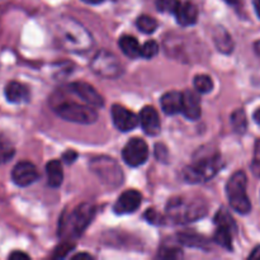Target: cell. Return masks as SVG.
Masks as SVG:
<instances>
[{"label": "cell", "mask_w": 260, "mask_h": 260, "mask_svg": "<svg viewBox=\"0 0 260 260\" xmlns=\"http://www.w3.org/2000/svg\"><path fill=\"white\" fill-rule=\"evenodd\" d=\"M55 37L58 45L70 52H84L91 46V37L80 23L62 19L55 25Z\"/></svg>", "instance_id": "cell-1"}, {"label": "cell", "mask_w": 260, "mask_h": 260, "mask_svg": "<svg viewBox=\"0 0 260 260\" xmlns=\"http://www.w3.org/2000/svg\"><path fill=\"white\" fill-rule=\"evenodd\" d=\"M222 168V159L218 154L202 155L196 157L183 172V178L188 183H203L212 179Z\"/></svg>", "instance_id": "cell-2"}, {"label": "cell", "mask_w": 260, "mask_h": 260, "mask_svg": "<svg viewBox=\"0 0 260 260\" xmlns=\"http://www.w3.org/2000/svg\"><path fill=\"white\" fill-rule=\"evenodd\" d=\"M167 212L174 222L188 223L205 217L207 215V206L201 200L187 202L183 198H174L168 203Z\"/></svg>", "instance_id": "cell-3"}, {"label": "cell", "mask_w": 260, "mask_h": 260, "mask_svg": "<svg viewBox=\"0 0 260 260\" xmlns=\"http://www.w3.org/2000/svg\"><path fill=\"white\" fill-rule=\"evenodd\" d=\"M53 111L60 118L78 124H91L98 119V112L94 107L74 101L58 102L53 106Z\"/></svg>", "instance_id": "cell-4"}, {"label": "cell", "mask_w": 260, "mask_h": 260, "mask_svg": "<svg viewBox=\"0 0 260 260\" xmlns=\"http://www.w3.org/2000/svg\"><path fill=\"white\" fill-rule=\"evenodd\" d=\"M95 215V207L91 203H81L68 217L61 218V235H70V238H78L84 233Z\"/></svg>", "instance_id": "cell-5"}, {"label": "cell", "mask_w": 260, "mask_h": 260, "mask_svg": "<svg viewBox=\"0 0 260 260\" xmlns=\"http://www.w3.org/2000/svg\"><path fill=\"white\" fill-rule=\"evenodd\" d=\"M246 174L241 170L234 173L226 184V194L233 210L238 213L246 215L251 211V203L246 193Z\"/></svg>", "instance_id": "cell-6"}, {"label": "cell", "mask_w": 260, "mask_h": 260, "mask_svg": "<svg viewBox=\"0 0 260 260\" xmlns=\"http://www.w3.org/2000/svg\"><path fill=\"white\" fill-rule=\"evenodd\" d=\"M91 172L103 184L109 188H117L123 182V173L116 160L108 156L94 157L89 164Z\"/></svg>", "instance_id": "cell-7"}, {"label": "cell", "mask_w": 260, "mask_h": 260, "mask_svg": "<svg viewBox=\"0 0 260 260\" xmlns=\"http://www.w3.org/2000/svg\"><path fill=\"white\" fill-rule=\"evenodd\" d=\"M94 74L104 79H117L123 73V68L117 56L109 51L102 50L95 53L90 62Z\"/></svg>", "instance_id": "cell-8"}, {"label": "cell", "mask_w": 260, "mask_h": 260, "mask_svg": "<svg viewBox=\"0 0 260 260\" xmlns=\"http://www.w3.org/2000/svg\"><path fill=\"white\" fill-rule=\"evenodd\" d=\"M122 156H123L124 162L129 167H141L149 159V146L142 139L134 137L124 146L123 151H122Z\"/></svg>", "instance_id": "cell-9"}, {"label": "cell", "mask_w": 260, "mask_h": 260, "mask_svg": "<svg viewBox=\"0 0 260 260\" xmlns=\"http://www.w3.org/2000/svg\"><path fill=\"white\" fill-rule=\"evenodd\" d=\"M68 91L80 99L83 103L89 104L94 108H101L104 106V99L101 94L96 91L94 86L84 81H75L68 86Z\"/></svg>", "instance_id": "cell-10"}, {"label": "cell", "mask_w": 260, "mask_h": 260, "mask_svg": "<svg viewBox=\"0 0 260 260\" xmlns=\"http://www.w3.org/2000/svg\"><path fill=\"white\" fill-rule=\"evenodd\" d=\"M112 121L116 126L117 129L122 132L132 131L137 127L140 123V118L134 113V112L128 111L124 107L119 106V104H114L112 107Z\"/></svg>", "instance_id": "cell-11"}, {"label": "cell", "mask_w": 260, "mask_h": 260, "mask_svg": "<svg viewBox=\"0 0 260 260\" xmlns=\"http://www.w3.org/2000/svg\"><path fill=\"white\" fill-rule=\"evenodd\" d=\"M38 177L37 168L29 161L18 162L12 170V179L18 187H28L37 182Z\"/></svg>", "instance_id": "cell-12"}, {"label": "cell", "mask_w": 260, "mask_h": 260, "mask_svg": "<svg viewBox=\"0 0 260 260\" xmlns=\"http://www.w3.org/2000/svg\"><path fill=\"white\" fill-rule=\"evenodd\" d=\"M142 202V196L139 190L129 189L122 193L114 205V212L118 215L132 213L139 210Z\"/></svg>", "instance_id": "cell-13"}, {"label": "cell", "mask_w": 260, "mask_h": 260, "mask_svg": "<svg viewBox=\"0 0 260 260\" xmlns=\"http://www.w3.org/2000/svg\"><path fill=\"white\" fill-rule=\"evenodd\" d=\"M140 124L145 134L149 136H156L161 131V123H160V117L156 109L151 106H146L140 112Z\"/></svg>", "instance_id": "cell-14"}, {"label": "cell", "mask_w": 260, "mask_h": 260, "mask_svg": "<svg viewBox=\"0 0 260 260\" xmlns=\"http://www.w3.org/2000/svg\"><path fill=\"white\" fill-rule=\"evenodd\" d=\"M175 19L182 27H189L196 24L198 19V9L193 3L190 2H179L174 13Z\"/></svg>", "instance_id": "cell-15"}, {"label": "cell", "mask_w": 260, "mask_h": 260, "mask_svg": "<svg viewBox=\"0 0 260 260\" xmlns=\"http://www.w3.org/2000/svg\"><path fill=\"white\" fill-rule=\"evenodd\" d=\"M185 118L190 121H196L202 114V107H201V99L197 93L192 90L183 91V111Z\"/></svg>", "instance_id": "cell-16"}, {"label": "cell", "mask_w": 260, "mask_h": 260, "mask_svg": "<svg viewBox=\"0 0 260 260\" xmlns=\"http://www.w3.org/2000/svg\"><path fill=\"white\" fill-rule=\"evenodd\" d=\"M5 98L8 102L14 104L24 103L29 99V90L24 84L19 83V81H10L7 84L4 89Z\"/></svg>", "instance_id": "cell-17"}, {"label": "cell", "mask_w": 260, "mask_h": 260, "mask_svg": "<svg viewBox=\"0 0 260 260\" xmlns=\"http://www.w3.org/2000/svg\"><path fill=\"white\" fill-rule=\"evenodd\" d=\"M161 109L167 114H178L183 111V93L180 91H168L160 99Z\"/></svg>", "instance_id": "cell-18"}, {"label": "cell", "mask_w": 260, "mask_h": 260, "mask_svg": "<svg viewBox=\"0 0 260 260\" xmlns=\"http://www.w3.org/2000/svg\"><path fill=\"white\" fill-rule=\"evenodd\" d=\"M47 183L51 188H58L62 184L63 170L60 160H51L46 165Z\"/></svg>", "instance_id": "cell-19"}, {"label": "cell", "mask_w": 260, "mask_h": 260, "mask_svg": "<svg viewBox=\"0 0 260 260\" xmlns=\"http://www.w3.org/2000/svg\"><path fill=\"white\" fill-rule=\"evenodd\" d=\"M213 40L218 50L223 53H230L234 51V41L228 30L222 27H217L213 30Z\"/></svg>", "instance_id": "cell-20"}, {"label": "cell", "mask_w": 260, "mask_h": 260, "mask_svg": "<svg viewBox=\"0 0 260 260\" xmlns=\"http://www.w3.org/2000/svg\"><path fill=\"white\" fill-rule=\"evenodd\" d=\"M119 47H121L122 52L129 58H137L141 56V48L142 46L140 45L139 41L134 37V36H123L119 40Z\"/></svg>", "instance_id": "cell-21"}, {"label": "cell", "mask_w": 260, "mask_h": 260, "mask_svg": "<svg viewBox=\"0 0 260 260\" xmlns=\"http://www.w3.org/2000/svg\"><path fill=\"white\" fill-rule=\"evenodd\" d=\"M233 233H235L231 229L225 228V226H217V230H216L215 236H213V240L217 245L222 246L226 250L231 251L233 250Z\"/></svg>", "instance_id": "cell-22"}, {"label": "cell", "mask_w": 260, "mask_h": 260, "mask_svg": "<svg viewBox=\"0 0 260 260\" xmlns=\"http://www.w3.org/2000/svg\"><path fill=\"white\" fill-rule=\"evenodd\" d=\"M15 155V147L8 137L0 135V164L10 161Z\"/></svg>", "instance_id": "cell-23"}, {"label": "cell", "mask_w": 260, "mask_h": 260, "mask_svg": "<svg viewBox=\"0 0 260 260\" xmlns=\"http://www.w3.org/2000/svg\"><path fill=\"white\" fill-rule=\"evenodd\" d=\"M231 124H233L234 131L238 134H245L246 127H248V119H246V114L243 109H236L233 114H231Z\"/></svg>", "instance_id": "cell-24"}, {"label": "cell", "mask_w": 260, "mask_h": 260, "mask_svg": "<svg viewBox=\"0 0 260 260\" xmlns=\"http://www.w3.org/2000/svg\"><path fill=\"white\" fill-rule=\"evenodd\" d=\"M136 25L140 32L145 33V35H151L157 29L156 19L150 15H140L136 20Z\"/></svg>", "instance_id": "cell-25"}, {"label": "cell", "mask_w": 260, "mask_h": 260, "mask_svg": "<svg viewBox=\"0 0 260 260\" xmlns=\"http://www.w3.org/2000/svg\"><path fill=\"white\" fill-rule=\"evenodd\" d=\"M179 243L187 246H194V248H205L206 239L196 234H179L178 235Z\"/></svg>", "instance_id": "cell-26"}, {"label": "cell", "mask_w": 260, "mask_h": 260, "mask_svg": "<svg viewBox=\"0 0 260 260\" xmlns=\"http://www.w3.org/2000/svg\"><path fill=\"white\" fill-rule=\"evenodd\" d=\"M193 85L198 93L207 94L213 89V81L208 75H197L193 80Z\"/></svg>", "instance_id": "cell-27"}, {"label": "cell", "mask_w": 260, "mask_h": 260, "mask_svg": "<svg viewBox=\"0 0 260 260\" xmlns=\"http://www.w3.org/2000/svg\"><path fill=\"white\" fill-rule=\"evenodd\" d=\"M215 223L216 226H225V228L231 229L234 231L236 230L235 221H234V218L231 217V215L225 208H221L217 212V215L215 216Z\"/></svg>", "instance_id": "cell-28"}, {"label": "cell", "mask_w": 260, "mask_h": 260, "mask_svg": "<svg viewBox=\"0 0 260 260\" xmlns=\"http://www.w3.org/2000/svg\"><path fill=\"white\" fill-rule=\"evenodd\" d=\"M159 53V45L155 41H147L142 45L141 56L145 58H152Z\"/></svg>", "instance_id": "cell-29"}, {"label": "cell", "mask_w": 260, "mask_h": 260, "mask_svg": "<svg viewBox=\"0 0 260 260\" xmlns=\"http://www.w3.org/2000/svg\"><path fill=\"white\" fill-rule=\"evenodd\" d=\"M179 0H156V8L162 13H174Z\"/></svg>", "instance_id": "cell-30"}, {"label": "cell", "mask_w": 260, "mask_h": 260, "mask_svg": "<svg viewBox=\"0 0 260 260\" xmlns=\"http://www.w3.org/2000/svg\"><path fill=\"white\" fill-rule=\"evenodd\" d=\"M182 255V251L175 248H162L159 251V256L162 259H177L180 258Z\"/></svg>", "instance_id": "cell-31"}, {"label": "cell", "mask_w": 260, "mask_h": 260, "mask_svg": "<svg viewBox=\"0 0 260 260\" xmlns=\"http://www.w3.org/2000/svg\"><path fill=\"white\" fill-rule=\"evenodd\" d=\"M251 170H253L255 177L260 178V141L256 142V150L255 155H254V160L251 162Z\"/></svg>", "instance_id": "cell-32"}, {"label": "cell", "mask_w": 260, "mask_h": 260, "mask_svg": "<svg viewBox=\"0 0 260 260\" xmlns=\"http://www.w3.org/2000/svg\"><path fill=\"white\" fill-rule=\"evenodd\" d=\"M74 248V244H70V243H66V244H62L61 246H58L57 249L55 250V253H53V258L58 259V258H65L66 255H68L69 253L71 251V249Z\"/></svg>", "instance_id": "cell-33"}, {"label": "cell", "mask_w": 260, "mask_h": 260, "mask_svg": "<svg viewBox=\"0 0 260 260\" xmlns=\"http://www.w3.org/2000/svg\"><path fill=\"white\" fill-rule=\"evenodd\" d=\"M145 217H146L147 221H149V222H151V223H160V222H161V221H160V220H161V217L157 215V212L154 210V208H150V210L147 211L146 213H145Z\"/></svg>", "instance_id": "cell-34"}, {"label": "cell", "mask_w": 260, "mask_h": 260, "mask_svg": "<svg viewBox=\"0 0 260 260\" xmlns=\"http://www.w3.org/2000/svg\"><path fill=\"white\" fill-rule=\"evenodd\" d=\"M155 147H156V149H155V154H156V157L160 160V161H161V160L164 161V160L167 159V156H168V150L165 149L164 146H161L160 144H157Z\"/></svg>", "instance_id": "cell-35"}, {"label": "cell", "mask_w": 260, "mask_h": 260, "mask_svg": "<svg viewBox=\"0 0 260 260\" xmlns=\"http://www.w3.org/2000/svg\"><path fill=\"white\" fill-rule=\"evenodd\" d=\"M76 157H78V154H76L75 151H73V150H69V151H66L65 154L62 155V159L65 160L68 164H70V162L75 161Z\"/></svg>", "instance_id": "cell-36"}, {"label": "cell", "mask_w": 260, "mask_h": 260, "mask_svg": "<svg viewBox=\"0 0 260 260\" xmlns=\"http://www.w3.org/2000/svg\"><path fill=\"white\" fill-rule=\"evenodd\" d=\"M9 259L10 260H28L29 259V256H28L25 253H23V251H13V253L9 255Z\"/></svg>", "instance_id": "cell-37"}, {"label": "cell", "mask_w": 260, "mask_h": 260, "mask_svg": "<svg viewBox=\"0 0 260 260\" xmlns=\"http://www.w3.org/2000/svg\"><path fill=\"white\" fill-rule=\"evenodd\" d=\"M249 259H255V260H260V246H256L251 254L249 255Z\"/></svg>", "instance_id": "cell-38"}, {"label": "cell", "mask_w": 260, "mask_h": 260, "mask_svg": "<svg viewBox=\"0 0 260 260\" xmlns=\"http://www.w3.org/2000/svg\"><path fill=\"white\" fill-rule=\"evenodd\" d=\"M73 259L74 260H76V259H88V260H90L91 256L89 255V254H78V255L73 256Z\"/></svg>", "instance_id": "cell-39"}, {"label": "cell", "mask_w": 260, "mask_h": 260, "mask_svg": "<svg viewBox=\"0 0 260 260\" xmlns=\"http://www.w3.org/2000/svg\"><path fill=\"white\" fill-rule=\"evenodd\" d=\"M253 5L255 8V12L258 14V17L260 18V0H253Z\"/></svg>", "instance_id": "cell-40"}, {"label": "cell", "mask_w": 260, "mask_h": 260, "mask_svg": "<svg viewBox=\"0 0 260 260\" xmlns=\"http://www.w3.org/2000/svg\"><path fill=\"white\" fill-rule=\"evenodd\" d=\"M253 117H254V121H255L258 124H260V108H258L255 112H254Z\"/></svg>", "instance_id": "cell-41"}, {"label": "cell", "mask_w": 260, "mask_h": 260, "mask_svg": "<svg viewBox=\"0 0 260 260\" xmlns=\"http://www.w3.org/2000/svg\"><path fill=\"white\" fill-rule=\"evenodd\" d=\"M84 3H86V4H90V5H96V4H101V3H103L104 0H83Z\"/></svg>", "instance_id": "cell-42"}, {"label": "cell", "mask_w": 260, "mask_h": 260, "mask_svg": "<svg viewBox=\"0 0 260 260\" xmlns=\"http://www.w3.org/2000/svg\"><path fill=\"white\" fill-rule=\"evenodd\" d=\"M254 50H255L256 55L260 56V41H258V42H255V45H254Z\"/></svg>", "instance_id": "cell-43"}, {"label": "cell", "mask_w": 260, "mask_h": 260, "mask_svg": "<svg viewBox=\"0 0 260 260\" xmlns=\"http://www.w3.org/2000/svg\"><path fill=\"white\" fill-rule=\"evenodd\" d=\"M226 2H228L229 4H236V3H238L239 0H226Z\"/></svg>", "instance_id": "cell-44"}]
</instances>
